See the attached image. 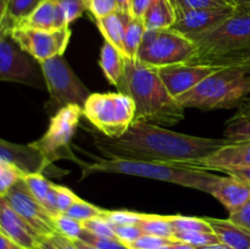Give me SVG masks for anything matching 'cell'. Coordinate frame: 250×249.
<instances>
[{"instance_id": "obj_11", "label": "cell", "mask_w": 250, "mask_h": 249, "mask_svg": "<svg viewBox=\"0 0 250 249\" xmlns=\"http://www.w3.org/2000/svg\"><path fill=\"white\" fill-rule=\"evenodd\" d=\"M38 61L24 51L11 36H0V80L42 87L37 72Z\"/></svg>"}, {"instance_id": "obj_23", "label": "cell", "mask_w": 250, "mask_h": 249, "mask_svg": "<svg viewBox=\"0 0 250 249\" xmlns=\"http://www.w3.org/2000/svg\"><path fill=\"white\" fill-rule=\"evenodd\" d=\"M125 61H126V58L119 49L107 42H104L102 51H100L99 63L106 80L115 87L120 84L124 76Z\"/></svg>"}, {"instance_id": "obj_12", "label": "cell", "mask_w": 250, "mask_h": 249, "mask_svg": "<svg viewBox=\"0 0 250 249\" xmlns=\"http://www.w3.org/2000/svg\"><path fill=\"white\" fill-rule=\"evenodd\" d=\"M4 198L7 204L37 232L41 238H49L58 233L54 225V219L39 200L29 192L23 180L10 188Z\"/></svg>"}, {"instance_id": "obj_33", "label": "cell", "mask_w": 250, "mask_h": 249, "mask_svg": "<svg viewBox=\"0 0 250 249\" xmlns=\"http://www.w3.org/2000/svg\"><path fill=\"white\" fill-rule=\"evenodd\" d=\"M24 173L12 164L0 160V197L6 194L10 188L23 180Z\"/></svg>"}, {"instance_id": "obj_42", "label": "cell", "mask_w": 250, "mask_h": 249, "mask_svg": "<svg viewBox=\"0 0 250 249\" xmlns=\"http://www.w3.org/2000/svg\"><path fill=\"white\" fill-rule=\"evenodd\" d=\"M172 239L163 238V237L151 236V234H146L139 237L136 242L129 244L132 249H156L159 247L167 246V244L172 243Z\"/></svg>"}, {"instance_id": "obj_54", "label": "cell", "mask_w": 250, "mask_h": 249, "mask_svg": "<svg viewBox=\"0 0 250 249\" xmlns=\"http://www.w3.org/2000/svg\"><path fill=\"white\" fill-rule=\"evenodd\" d=\"M250 110V100H243L241 105H239V111H247Z\"/></svg>"}, {"instance_id": "obj_8", "label": "cell", "mask_w": 250, "mask_h": 249, "mask_svg": "<svg viewBox=\"0 0 250 249\" xmlns=\"http://www.w3.org/2000/svg\"><path fill=\"white\" fill-rule=\"evenodd\" d=\"M39 66L50 95L46 105L51 110L59 111L68 105H78L83 107L92 93L73 72L62 56H55L42 61Z\"/></svg>"}, {"instance_id": "obj_15", "label": "cell", "mask_w": 250, "mask_h": 249, "mask_svg": "<svg viewBox=\"0 0 250 249\" xmlns=\"http://www.w3.org/2000/svg\"><path fill=\"white\" fill-rule=\"evenodd\" d=\"M0 160L12 164L24 175L43 173L51 161L33 143L16 144L0 141Z\"/></svg>"}, {"instance_id": "obj_6", "label": "cell", "mask_w": 250, "mask_h": 249, "mask_svg": "<svg viewBox=\"0 0 250 249\" xmlns=\"http://www.w3.org/2000/svg\"><path fill=\"white\" fill-rule=\"evenodd\" d=\"M83 116L110 139L121 138L136 119L133 99L121 92L92 93L83 105Z\"/></svg>"}, {"instance_id": "obj_3", "label": "cell", "mask_w": 250, "mask_h": 249, "mask_svg": "<svg viewBox=\"0 0 250 249\" xmlns=\"http://www.w3.org/2000/svg\"><path fill=\"white\" fill-rule=\"evenodd\" d=\"M93 161L84 163L75 156L73 161L80 164L83 176L95 172L121 173V175L136 176V177L150 178L164 181L182 187L193 188L205 193H211L215 183L221 177L212 171L203 170L189 165L161 161L134 160V159L114 158V156H93Z\"/></svg>"}, {"instance_id": "obj_47", "label": "cell", "mask_w": 250, "mask_h": 249, "mask_svg": "<svg viewBox=\"0 0 250 249\" xmlns=\"http://www.w3.org/2000/svg\"><path fill=\"white\" fill-rule=\"evenodd\" d=\"M226 1L232 5L238 12L250 14V0H226Z\"/></svg>"}, {"instance_id": "obj_36", "label": "cell", "mask_w": 250, "mask_h": 249, "mask_svg": "<svg viewBox=\"0 0 250 249\" xmlns=\"http://www.w3.org/2000/svg\"><path fill=\"white\" fill-rule=\"evenodd\" d=\"M81 241H84L87 243L92 244L93 247L98 249H132L128 244L124 243L117 238H106V237H99L90 233L85 229L83 236L81 237Z\"/></svg>"}, {"instance_id": "obj_30", "label": "cell", "mask_w": 250, "mask_h": 249, "mask_svg": "<svg viewBox=\"0 0 250 249\" xmlns=\"http://www.w3.org/2000/svg\"><path fill=\"white\" fill-rule=\"evenodd\" d=\"M24 185L29 189V192L39 200L41 204L45 203L46 198H48L49 193L53 189L55 183L50 182L48 178L43 176V173H32V175H24L23 177Z\"/></svg>"}, {"instance_id": "obj_22", "label": "cell", "mask_w": 250, "mask_h": 249, "mask_svg": "<svg viewBox=\"0 0 250 249\" xmlns=\"http://www.w3.org/2000/svg\"><path fill=\"white\" fill-rule=\"evenodd\" d=\"M175 20L176 14L172 0H150L143 17L146 29L171 28Z\"/></svg>"}, {"instance_id": "obj_9", "label": "cell", "mask_w": 250, "mask_h": 249, "mask_svg": "<svg viewBox=\"0 0 250 249\" xmlns=\"http://www.w3.org/2000/svg\"><path fill=\"white\" fill-rule=\"evenodd\" d=\"M83 116V107L78 105H68L62 107L50 119L48 129L43 137L32 142L49 160L53 163L58 159H73V154L68 151L71 139Z\"/></svg>"}, {"instance_id": "obj_57", "label": "cell", "mask_w": 250, "mask_h": 249, "mask_svg": "<svg viewBox=\"0 0 250 249\" xmlns=\"http://www.w3.org/2000/svg\"><path fill=\"white\" fill-rule=\"evenodd\" d=\"M175 242V241H173ZM172 242V243H173ZM172 243L171 244H167V246H163V247H159V248H156V249H171V246H172Z\"/></svg>"}, {"instance_id": "obj_28", "label": "cell", "mask_w": 250, "mask_h": 249, "mask_svg": "<svg viewBox=\"0 0 250 249\" xmlns=\"http://www.w3.org/2000/svg\"><path fill=\"white\" fill-rule=\"evenodd\" d=\"M173 232H214L205 217L182 216V215H168Z\"/></svg>"}, {"instance_id": "obj_4", "label": "cell", "mask_w": 250, "mask_h": 249, "mask_svg": "<svg viewBox=\"0 0 250 249\" xmlns=\"http://www.w3.org/2000/svg\"><path fill=\"white\" fill-rule=\"evenodd\" d=\"M192 41L195 53L188 63L238 67L250 58V14L236 11L219 26Z\"/></svg>"}, {"instance_id": "obj_35", "label": "cell", "mask_w": 250, "mask_h": 249, "mask_svg": "<svg viewBox=\"0 0 250 249\" xmlns=\"http://www.w3.org/2000/svg\"><path fill=\"white\" fill-rule=\"evenodd\" d=\"M144 215V212L128 210H106L104 217L112 225H138L143 220Z\"/></svg>"}, {"instance_id": "obj_26", "label": "cell", "mask_w": 250, "mask_h": 249, "mask_svg": "<svg viewBox=\"0 0 250 249\" xmlns=\"http://www.w3.org/2000/svg\"><path fill=\"white\" fill-rule=\"evenodd\" d=\"M138 226L146 234L163 237V238L172 239L173 233H175L172 226H171L168 215L165 216V215L146 214Z\"/></svg>"}, {"instance_id": "obj_39", "label": "cell", "mask_w": 250, "mask_h": 249, "mask_svg": "<svg viewBox=\"0 0 250 249\" xmlns=\"http://www.w3.org/2000/svg\"><path fill=\"white\" fill-rule=\"evenodd\" d=\"M65 14L66 22L70 26L73 21L80 19L85 10H88L87 0H58Z\"/></svg>"}, {"instance_id": "obj_52", "label": "cell", "mask_w": 250, "mask_h": 249, "mask_svg": "<svg viewBox=\"0 0 250 249\" xmlns=\"http://www.w3.org/2000/svg\"><path fill=\"white\" fill-rule=\"evenodd\" d=\"M117 1H119L122 11H126L131 14V4H129V0H117Z\"/></svg>"}, {"instance_id": "obj_20", "label": "cell", "mask_w": 250, "mask_h": 249, "mask_svg": "<svg viewBox=\"0 0 250 249\" xmlns=\"http://www.w3.org/2000/svg\"><path fill=\"white\" fill-rule=\"evenodd\" d=\"M132 15L129 12L119 10V11L107 15L103 19L95 20L98 28L104 37L105 42L119 49L122 54H124L125 32H126V27Z\"/></svg>"}, {"instance_id": "obj_59", "label": "cell", "mask_w": 250, "mask_h": 249, "mask_svg": "<svg viewBox=\"0 0 250 249\" xmlns=\"http://www.w3.org/2000/svg\"><path fill=\"white\" fill-rule=\"evenodd\" d=\"M129 4H131V0H129Z\"/></svg>"}, {"instance_id": "obj_18", "label": "cell", "mask_w": 250, "mask_h": 249, "mask_svg": "<svg viewBox=\"0 0 250 249\" xmlns=\"http://www.w3.org/2000/svg\"><path fill=\"white\" fill-rule=\"evenodd\" d=\"M210 194L231 214L250 200V183L231 175L221 176Z\"/></svg>"}, {"instance_id": "obj_46", "label": "cell", "mask_w": 250, "mask_h": 249, "mask_svg": "<svg viewBox=\"0 0 250 249\" xmlns=\"http://www.w3.org/2000/svg\"><path fill=\"white\" fill-rule=\"evenodd\" d=\"M224 173H226V175L234 176V177H238V178H241V180L250 183V166H248V167L231 168V170H226Z\"/></svg>"}, {"instance_id": "obj_51", "label": "cell", "mask_w": 250, "mask_h": 249, "mask_svg": "<svg viewBox=\"0 0 250 249\" xmlns=\"http://www.w3.org/2000/svg\"><path fill=\"white\" fill-rule=\"evenodd\" d=\"M73 243L76 244V247H77L78 249H98L95 248V247H93L92 244L87 243V242L84 241H81V239H76V241H73Z\"/></svg>"}, {"instance_id": "obj_14", "label": "cell", "mask_w": 250, "mask_h": 249, "mask_svg": "<svg viewBox=\"0 0 250 249\" xmlns=\"http://www.w3.org/2000/svg\"><path fill=\"white\" fill-rule=\"evenodd\" d=\"M221 67L207 65H193V63H175V65L159 67V75L165 83L166 88L173 98L177 99L185 93L199 84L203 80Z\"/></svg>"}, {"instance_id": "obj_37", "label": "cell", "mask_w": 250, "mask_h": 249, "mask_svg": "<svg viewBox=\"0 0 250 249\" xmlns=\"http://www.w3.org/2000/svg\"><path fill=\"white\" fill-rule=\"evenodd\" d=\"M173 5L181 9L199 10V9H224L233 7L226 0H172ZM237 11V10H236Z\"/></svg>"}, {"instance_id": "obj_1", "label": "cell", "mask_w": 250, "mask_h": 249, "mask_svg": "<svg viewBox=\"0 0 250 249\" xmlns=\"http://www.w3.org/2000/svg\"><path fill=\"white\" fill-rule=\"evenodd\" d=\"M226 138H208L170 131L159 124L134 121L117 139L94 136V144L105 156L161 161L193 166L227 144Z\"/></svg>"}, {"instance_id": "obj_10", "label": "cell", "mask_w": 250, "mask_h": 249, "mask_svg": "<svg viewBox=\"0 0 250 249\" xmlns=\"http://www.w3.org/2000/svg\"><path fill=\"white\" fill-rule=\"evenodd\" d=\"M71 34L70 27L55 31L16 27L9 36L38 62H42L55 56H62L70 43Z\"/></svg>"}, {"instance_id": "obj_29", "label": "cell", "mask_w": 250, "mask_h": 249, "mask_svg": "<svg viewBox=\"0 0 250 249\" xmlns=\"http://www.w3.org/2000/svg\"><path fill=\"white\" fill-rule=\"evenodd\" d=\"M54 225H55L58 233L63 237H67L68 239H72V241L81 239V237L85 232L83 222L72 219L66 214H60L54 217Z\"/></svg>"}, {"instance_id": "obj_5", "label": "cell", "mask_w": 250, "mask_h": 249, "mask_svg": "<svg viewBox=\"0 0 250 249\" xmlns=\"http://www.w3.org/2000/svg\"><path fill=\"white\" fill-rule=\"evenodd\" d=\"M250 94V73L241 67H221L177 98L185 109L215 110L237 106Z\"/></svg>"}, {"instance_id": "obj_48", "label": "cell", "mask_w": 250, "mask_h": 249, "mask_svg": "<svg viewBox=\"0 0 250 249\" xmlns=\"http://www.w3.org/2000/svg\"><path fill=\"white\" fill-rule=\"evenodd\" d=\"M0 249H21V248H20L17 244H15L12 241H10L6 236L0 233Z\"/></svg>"}, {"instance_id": "obj_58", "label": "cell", "mask_w": 250, "mask_h": 249, "mask_svg": "<svg viewBox=\"0 0 250 249\" xmlns=\"http://www.w3.org/2000/svg\"><path fill=\"white\" fill-rule=\"evenodd\" d=\"M247 100H250V94L248 95V98H247Z\"/></svg>"}, {"instance_id": "obj_40", "label": "cell", "mask_w": 250, "mask_h": 249, "mask_svg": "<svg viewBox=\"0 0 250 249\" xmlns=\"http://www.w3.org/2000/svg\"><path fill=\"white\" fill-rule=\"evenodd\" d=\"M112 226H114L117 239L128 246L144 234L138 225H112Z\"/></svg>"}, {"instance_id": "obj_53", "label": "cell", "mask_w": 250, "mask_h": 249, "mask_svg": "<svg viewBox=\"0 0 250 249\" xmlns=\"http://www.w3.org/2000/svg\"><path fill=\"white\" fill-rule=\"evenodd\" d=\"M198 249H231V248H229V247L225 246V244L222 243H216V244H211V246L200 247V248Z\"/></svg>"}, {"instance_id": "obj_27", "label": "cell", "mask_w": 250, "mask_h": 249, "mask_svg": "<svg viewBox=\"0 0 250 249\" xmlns=\"http://www.w3.org/2000/svg\"><path fill=\"white\" fill-rule=\"evenodd\" d=\"M224 134L231 142H250V115L237 112L226 122Z\"/></svg>"}, {"instance_id": "obj_19", "label": "cell", "mask_w": 250, "mask_h": 249, "mask_svg": "<svg viewBox=\"0 0 250 249\" xmlns=\"http://www.w3.org/2000/svg\"><path fill=\"white\" fill-rule=\"evenodd\" d=\"M220 243L231 249H250V231L234 224L229 219L205 217Z\"/></svg>"}, {"instance_id": "obj_38", "label": "cell", "mask_w": 250, "mask_h": 249, "mask_svg": "<svg viewBox=\"0 0 250 249\" xmlns=\"http://www.w3.org/2000/svg\"><path fill=\"white\" fill-rule=\"evenodd\" d=\"M88 10L92 12L95 20L103 19L110 14L121 10L117 0H87Z\"/></svg>"}, {"instance_id": "obj_2", "label": "cell", "mask_w": 250, "mask_h": 249, "mask_svg": "<svg viewBox=\"0 0 250 249\" xmlns=\"http://www.w3.org/2000/svg\"><path fill=\"white\" fill-rule=\"evenodd\" d=\"M117 89L133 99L134 121L172 126L185 119V107L170 94L156 67L126 59Z\"/></svg>"}, {"instance_id": "obj_43", "label": "cell", "mask_w": 250, "mask_h": 249, "mask_svg": "<svg viewBox=\"0 0 250 249\" xmlns=\"http://www.w3.org/2000/svg\"><path fill=\"white\" fill-rule=\"evenodd\" d=\"M229 219L233 221L234 224L239 225V226L244 227V228L250 231V200L248 203H246L243 207L239 208L238 210L231 212Z\"/></svg>"}, {"instance_id": "obj_45", "label": "cell", "mask_w": 250, "mask_h": 249, "mask_svg": "<svg viewBox=\"0 0 250 249\" xmlns=\"http://www.w3.org/2000/svg\"><path fill=\"white\" fill-rule=\"evenodd\" d=\"M49 238L53 241V243L55 244L59 249H78L77 247H76V244L73 243L72 239H68L67 237L61 236L60 233L53 234V236L49 237Z\"/></svg>"}, {"instance_id": "obj_32", "label": "cell", "mask_w": 250, "mask_h": 249, "mask_svg": "<svg viewBox=\"0 0 250 249\" xmlns=\"http://www.w3.org/2000/svg\"><path fill=\"white\" fill-rule=\"evenodd\" d=\"M105 212H106L105 209L95 207L92 203H88L80 198V199L67 210L66 215H68L70 217L78 220V221L81 222H84L88 221V220L95 219V217L105 216Z\"/></svg>"}, {"instance_id": "obj_24", "label": "cell", "mask_w": 250, "mask_h": 249, "mask_svg": "<svg viewBox=\"0 0 250 249\" xmlns=\"http://www.w3.org/2000/svg\"><path fill=\"white\" fill-rule=\"evenodd\" d=\"M19 27L41 31H55L56 0H43Z\"/></svg>"}, {"instance_id": "obj_17", "label": "cell", "mask_w": 250, "mask_h": 249, "mask_svg": "<svg viewBox=\"0 0 250 249\" xmlns=\"http://www.w3.org/2000/svg\"><path fill=\"white\" fill-rule=\"evenodd\" d=\"M0 233L21 249H37L41 239L37 232L7 204L4 198H0Z\"/></svg>"}, {"instance_id": "obj_34", "label": "cell", "mask_w": 250, "mask_h": 249, "mask_svg": "<svg viewBox=\"0 0 250 249\" xmlns=\"http://www.w3.org/2000/svg\"><path fill=\"white\" fill-rule=\"evenodd\" d=\"M83 226L88 232L95 234V236L106 237V238H117L116 233L114 231V226L104 216L95 217V219L84 221Z\"/></svg>"}, {"instance_id": "obj_55", "label": "cell", "mask_w": 250, "mask_h": 249, "mask_svg": "<svg viewBox=\"0 0 250 249\" xmlns=\"http://www.w3.org/2000/svg\"><path fill=\"white\" fill-rule=\"evenodd\" d=\"M238 67L243 68V70L246 71L247 73H250V58H249V59H247V60L244 61V62L242 63V65H239Z\"/></svg>"}, {"instance_id": "obj_50", "label": "cell", "mask_w": 250, "mask_h": 249, "mask_svg": "<svg viewBox=\"0 0 250 249\" xmlns=\"http://www.w3.org/2000/svg\"><path fill=\"white\" fill-rule=\"evenodd\" d=\"M171 249H198L197 247H193L190 244L183 243V242H173Z\"/></svg>"}, {"instance_id": "obj_25", "label": "cell", "mask_w": 250, "mask_h": 249, "mask_svg": "<svg viewBox=\"0 0 250 249\" xmlns=\"http://www.w3.org/2000/svg\"><path fill=\"white\" fill-rule=\"evenodd\" d=\"M146 24L143 20L131 17L126 27L124 38V55L128 60H137L138 50L146 34Z\"/></svg>"}, {"instance_id": "obj_16", "label": "cell", "mask_w": 250, "mask_h": 249, "mask_svg": "<svg viewBox=\"0 0 250 249\" xmlns=\"http://www.w3.org/2000/svg\"><path fill=\"white\" fill-rule=\"evenodd\" d=\"M194 167L215 172L250 166V142H229L208 158L195 163Z\"/></svg>"}, {"instance_id": "obj_56", "label": "cell", "mask_w": 250, "mask_h": 249, "mask_svg": "<svg viewBox=\"0 0 250 249\" xmlns=\"http://www.w3.org/2000/svg\"><path fill=\"white\" fill-rule=\"evenodd\" d=\"M7 2H9V0H0V15L4 14L5 9L7 6Z\"/></svg>"}, {"instance_id": "obj_49", "label": "cell", "mask_w": 250, "mask_h": 249, "mask_svg": "<svg viewBox=\"0 0 250 249\" xmlns=\"http://www.w3.org/2000/svg\"><path fill=\"white\" fill-rule=\"evenodd\" d=\"M37 249H59V248L53 243V241H51L50 238H41L39 239V244Z\"/></svg>"}, {"instance_id": "obj_31", "label": "cell", "mask_w": 250, "mask_h": 249, "mask_svg": "<svg viewBox=\"0 0 250 249\" xmlns=\"http://www.w3.org/2000/svg\"><path fill=\"white\" fill-rule=\"evenodd\" d=\"M172 241L175 242H183V243L190 244L193 247H207L211 244L220 243V239L217 238L214 232H175L173 233Z\"/></svg>"}, {"instance_id": "obj_44", "label": "cell", "mask_w": 250, "mask_h": 249, "mask_svg": "<svg viewBox=\"0 0 250 249\" xmlns=\"http://www.w3.org/2000/svg\"><path fill=\"white\" fill-rule=\"evenodd\" d=\"M150 0H131V15L132 17L143 20L144 14L148 9Z\"/></svg>"}, {"instance_id": "obj_41", "label": "cell", "mask_w": 250, "mask_h": 249, "mask_svg": "<svg viewBox=\"0 0 250 249\" xmlns=\"http://www.w3.org/2000/svg\"><path fill=\"white\" fill-rule=\"evenodd\" d=\"M55 192H56V202H58L59 211L60 214H66L67 210L80 199L78 195H76L68 188L63 187V186L55 185Z\"/></svg>"}, {"instance_id": "obj_13", "label": "cell", "mask_w": 250, "mask_h": 249, "mask_svg": "<svg viewBox=\"0 0 250 249\" xmlns=\"http://www.w3.org/2000/svg\"><path fill=\"white\" fill-rule=\"evenodd\" d=\"M234 12V7L187 10L175 6L176 20L171 28L187 38L193 39L217 27L225 20L231 17Z\"/></svg>"}, {"instance_id": "obj_7", "label": "cell", "mask_w": 250, "mask_h": 249, "mask_svg": "<svg viewBox=\"0 0 250 249\" xmlns=\"http://www.w3.org/2000/svg\"><path fill=\"white\" fill-rule=\"evenodd\" d=\"M194 53V42L172 28L146 29L137 60L159 68L189 62Z\"/></svg>"}, {"instance_id": "obj_21", "label": "cell", "mask_w": 250, "mask_h": 249, "mask_svg": "<svg viewBox=\"0 0 250 249\" xmlns=\"http://www.w3.org/2000/svg\"><path fill=\"white\" fill-rule=\"evenodd\" d=\"M43 0H9L4 14L0 15V36H9Z\"/></svg>"}]
</instances>
